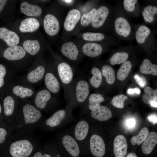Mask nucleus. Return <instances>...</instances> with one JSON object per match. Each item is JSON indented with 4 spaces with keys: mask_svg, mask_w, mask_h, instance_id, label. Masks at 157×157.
<instances>
[{
    "mask_svg": "<svg viewBox=\"0 0 157 157\" xmlns=\"http://www.w3.org/2000/svg\"><path fill=\"white\" fill-rule=\"evenodd\" d=\"M19 103L18 99L11 93L6 96L3 101L2 119L13 124L16 119Z\"/></svg>",
    "mask_w": 157,
    "mask_h": 157,
    "instance_id": "nucleus-4",
    "label": "nucleus"
},
{
    "mask_svg": "<svg viewBox=\"0 0 157 157\" xmlns=\"http://www.w3.org/2000/svg\"><path fill=\"white\" fill-rule=\"evenodd\" d=\"M40 25L37 19L34 17H28L21 21L19 29L20 31L23 33H32L37 30Z\"/></svg>",
    "mask_w": 157,
    "mask_h": 157,
    "instance_id": "nucleus-17",
    "label": "nucleus"
},
{
    "mask_svg": "<svg viewBox=\"0 0 157 157\" xmlns=\"http://www.w3.org/2000/svg\"><path fill=\"white\" fill-rule=\"evenodd\" d=\"M101 72L107 83L112 85L114 83L115 79V73L112 67L108 65H105L102 67Z\"/></svg>",
    "mask_w": 157,
    "mask_h": 157,
    "instance_id": "nucleus-34",
    "label": "nucleus"
},
{
    "mask_svg": "<svg viewBox=\"0 0 157 157\" xmlns=\"http://www.w3.org/2000/svg\"><path fill=\"white\" fill-rule=\"evenodd\" d=\"M81 14L78 10L73 9L70 10L67 14L65 19L64 26L65 29L67 31H71L75 27L79 20Z\"/></svg>",
    "mask_w": 157,
    "mask_h": 157,
    "instance_id": "nucleus-15",
    "label": "nucleus"
},
{
    "mask_svg": "<svg viewBox=\"0 0 157 157\" xmlns=\"http://www.w3.org/2000/svg\"><path fill=\"white\" fill-rule=\"evenodd\" d=\"M22 47L26 52L31 56L36 55L39 53L40 45L36 40H27L24 41Z\"/></svg>",
    "mask_w": 157,
    "mask_h": 157,
    "instance_id": "nucleus-28",
    "label": "nucleus"
},
{
    "mask_svg": "<svg viewBox=\"0 0 157 157\" xmlns=\"http://www.w3.org/2000/svg\"><path fill=\"white\" fill-rule=\"evenodd\" d=\"M109 13L108 9L102 6L97 10L91 22L92 26L95 28L101 26L105 22Z\"/></svg>",
    "mask_w": 157,
    "mask_h": 157,
    "instance_id": "nucleus-16",
    "label": "nucleus"
},
{
    "mask_svg": "<svg viewBox=\"0 0 157 157\" xmlns=\"http://www.w3.org/2000/svg\"><path fill=\"white\" fill-rule=\"evenodd\" d=\"M13 124L15 132L32 133L40 126L42 114L31 101H21Z\"/></svg>",
    "mask_w": 157,
    "mask_h": 157,
    "instance_id": "nucleus-2",
    "label": "nucleus"
},
{
    "mask_svg": "<svg viewBox=\"0 0 157 157\" xmlns=\"http://www.w3.org/2000/svg\"><path fill=\"white\" fill-rule=\"evenodd\" d=\"M150 33V30L147 26L144 25L140 26L135 33L137 42L140 44L144 43Z\"/></svg>",
    "mask_w": 157,
    "mask_h": 157,
    "instance_id": "nucleus-35",
    "label": "nucleus"
},
{
    "mask_svg": "<svg viewBox=\"0 0 157 157\" xmlns=\"http://www.w3.org/2000/svg\"><path fill=\"white\" fill-rule=\"evenodd\" d=\"M0 39L9 47L17 45L20 41L19 38L16 33L3 27L0 28Z\"/></svg>",
    "mask_w": 157,
    "mask_h": 157,
    "instance_id": "nucleus-14",
    "label": "nucleus"
},
{
    "mask_svg": "<svg viewBox=\"0 0 157 157\" xmlns=\"http://www.w3.org/2000/svg\"><path fill=\"white\" fill-rule=\"evenodd\" d=\"M90 93L89 83L82 78L74 80L69 89L67 97L78 103L84 102L88 99Z\"/></svg>",
    "mask_w": 157,
    "mask_h": 157,
    "instance_id": "nucleus-3",
    "label": "nucleus"
},
{
    "mask_svg": "<svg viewBox=\"0 0 157 157\" xmlns=\"http://www.w3.org/2000/svg\"><path fill=\"white\" fill-rule=\"evenodd\" d=\"M63 145L67 152L72 156L76 157L80 154L79 147L75 140L68 135L64 136L62 139Z\"/></svg>",
    "mask_w": 157,
    "mask_h": 157,
    "instance_id": "nucleus-18",
    "label": "nucleus"
},
{
    "mask_svg": "<svg viewBox=\"0 0 157 157\" xmlns=\"http://www.w3.org/2000/svg\"><path fill=\"white\" fill-rule=\"evenodd\" d=\"M90 147L92 154L96 157H102L105 153V145L103 138L97 134L92 135L90 139Z\"/></svg>",
    "mask_w": 157,
    "mask_h": 157,
    "instance_id": "nucleus-11",
    "label": "nucleus"
},
{
    "mask_svg": "<svg viewBox=\"0 0 157 157\" xmlns=\"http://www.w3.org/2000/svg\"><path fill=\"white\" fill-rule=\"evenodd\" d=\"M113 151L116 157H124L128 148V144L125 137L123 135H117L113 142Z\"/></svg>",
    "mask_w": 157,
    "mask_h": 157,
    "instance_id": "nucleus-13",
    "label": "nucleus"
},
{
    "mask_svg": "<svg viewBox=\"0 0 157 157\" xmlns=\"http://www.w3.org/2000/svg\"><path fill=\"white\" fill-rule=\"evenodd\" d=\"M88 98V108L91 110L99 106L100 103L104 100L102 94L95 93L89 95Z\"/></svg>",
    "mask_w": 157,
    "mask_h": 157,
    "instance_id": "nucleus-33",
    "label": "nucleus"
},
{
    "mask_svg": "<svg viewBox=\"0 0 157 157\" xmlns=\"http://www.w3.org/2000/svg\"><path fill=\"white\" fill-rule=\"evenodd\" d=\"M126 128L129 129H132L134 128L136 124L135 119L131 118L126 119L124 122Z\"/></svg>",
    "mask_w": 157,
    "mask_h": 157,
    "instance_id": "nucleus-45",
    "label": "nucleus"
},
{
    "mask_svg": "<svg viewBox=\"0 0 157 157\" xmlns=\"http://www.w3.org/2000/svg\"><path fill=\"white\" fill-rule=\"evenodd\" d=\"M157 13V8L156 6H148L144 8L142 13L144 19L146 22L150 23L154 20V16Z\"/></svg>",
    "mask_w": 157,
    "mask_h": 157,
    "instance_id": "nucleus-38",
    "label": "nucleus"
},
{
    "mask_svg": "<svg viewBox=\"0 0 157 157\" xmlns=\"http://www.w3.org/2000/svg\"><path fill=\"white\" fill-rule=\"evenodd\" d=\"M38 144L37 137L32 133L15 132L11 134L0 149L11 157H29Z\"/></svg>",
    "mask_w": 157,
    "mask_h": 157,
    "instance_id": "nucleus-1",
    "label": "nucleus"
},
{
    "mask_svg": "<svg viewBox=\"0 0 157 157\" xmlns=\"http://www.w3.org/2000/svg\"><path fill=\"white\" fill-rule=\"evenodd\" d=\"M32 157H43V155L41 152L36 151L33 154Z\"/></svg>",
    "mask_w": 157,
    "mask_h": 157,
    "instance_id": "nucleus-49",
    "label": "nucleus"
},
{
    "mask_svg": "<svg viewBox=\"0 0 157 157\" xmlns=\"http://www.w3.org/2000/svg\"><path fill=\"white\" fill-rule=\"evenodd\" d=\"M61 51L65 57L71 60L75 61L78 58V50L74 43L72 42L64 43L61 47Z\"/></svg>",
    "mask_w": 157,
    "mask_h": 157,
    "instance_id": "nucleus-19",
    "label": "nucleus"
},
{
    "mask_svg": "<svg viewBox=\"0 0 157 157\" xmlns=\"http://www.w3.org/2000/svg\"><path fill=\"white\" fill-rule=\"evenodd\" d=\"M139 70L142 73L157 75V65L152 63L148 59H144L140 67Z\"/></svg>",
    "mask_w": 157,
    "mask_h": 157,
    "instance_id": "nucleus-30",
    "label": "nucleus"
},
{
    "mask_svg": "<svg viewBox=\"0 0 157 157\" xmlns=\"http://www.w3.org/2000/svg\"><path fill=\"white\" fill-rule=\"evenodd\" d=\"M138 1L137 0H124L123 4L125 10L127 12L133 11L135 8V4Z\"/></svg>",
    "mask_w": 157,
    "mask_h": 157,
    "instance_id": "nucleus-42",
    "label": "nucleus"
},
{
    "mask_svg": "<svg viewBox=\"0 0 157 157\" xmlns=\"http://www.w3.org/2000/svg\"><path fill=\"white\" fill-rule=\"evenodd\" d=\"M132 67L131 62L127 60L123 63L118 69L117 74V78L123 81L128 76L130 72Z\"/></svg>",
    "mask_w": 157,
    "mask_h": 157,
    "instance_id": "nucleus-32",
    "label": "nucleus"
},
{
    "mask_svg": "<svg viewBox=\"0 0 157 157\" xmlns=\"http://www.w3.org/2000/svg\"><path fill=\"white\" fill-rule=\"evenodd\" d=\"M7 2V0H0V13L3 9Z\"/></svg>",
    "mask_w": 157,
    "mask_h": 157,
    "instance_id": "nucleus-48",
    "label": "nucleus"
},
{
    "mask_svg": "<svg viewBox=\"0 0 157 157\" xmlns=\"http://www.w3.org/2000/svg\"><path fill=\"white\" fill-rule=\"evenodd\" d=\"M145 93L142 96V99L145 104L151 106L157 107V90H153L149 86L146 87L144 89Z\"/></svg>",
    "mask_w": 157,
    "mask_h": 157,
    "instance_id": "nucleus-26",
    "label": "nucleus"
},
{
    "mask_svg": "<svg viewBox=\"0 0 157 157\" xmlns=\"http://www.w3.org/2000/svg\"><path fill=\"white\" fill-rule=\"evenodd\" d=\"M13 131V124L0 120V147L5 143Z\"/></svg>",
    "mask_w": 157,
    "mask_h": 157,
    "instance_id": "nucleus-23",
    "label": "nucleus"
},
{
    "mask_svg": "<svg viewBox=\"0 0 157 157\" xmlns=\"http://www.w3.org/2000/svg\"><path fill=\"white\" fill-rule=\"evenodd\" d=\"M134 78L135 82L141 87L143 88L146 85L147 81L144 77L136 74L134 75Z\"/></svg>",
    "mask_w": 157,
    "mask_h": 157,
    "instance_id": "nucleus-44",
    "label": "nucleus"
},
{
    "mask_svg": "<svg viewBox=\"0 0 157 157\" xmlns=\"http://www.w3.org/2000/svg\"><path fill=\"white\" fill-rule=\"evenodd\" d=\"M97 9L93 8L89 13H85L82 16L81 19V24L83 26H87L91 22L93 17Z\"/></svg>",
    "mask_w": 157,
    "mask_h": 157,
    "instance_id": "nucleus-41",
    "label": "nucleus"
},
{
    "mask_svg": "<svg viewBox=\"0 0 157 157\" xmlns=\"http://www.w3.org/2000/svg\"><path fill=\"white\" fill-rule=\"evenodd\" d=\"M47 69L42 64L34 66L28 71L24 81L31 84L38 83L43 80Z\"/></svg>",
    "mask_w": 157,
    "mask_h": 157,
    "instance_id": "nucleus-9",
    "label": "nucleus"
},
{
    "mask_svg": "<svg viewBox=\"0 0 157 157\" xmlns=\"http://www.w3.org/2000/svg\"><path fill=\"white\" fill-rule=\"evenodd\" d=\"M126 157H137L136 155L133 153H129L126 156Z\"/></svg>",
    "mask_w": 157,
    "mask_h": 157,
    "instance_id": "nucleus-50",
    "label": "nucleus"
},
{
    "mask_svg": "<svg viewBox=\"0 0 157 157\" xmlns=\"http://www.w3.org/2000/svg\"><path fill=\"white\" fill-rule=\"evenodd\" d=\"M157 143V133L155 132H150L143 142L142 147V152L146 154H150L153 150Z\"/></svg>",
    "mask_w": 157,
    "mask_h": 157,
    "instance_id": "nucleus-25",
    "label": "nucleus"
},
{
    "mask_svg": "<svg viewBox=\"0 0 157 157\" xmlns=\"http://www.w3.org/2000/svg\"><path fill=\"white\" fill-rule=\"evenodd\" d=\"M26 52L22 47L18 45L9 47L3 53V56L6 59L13 61L20 60L24 58Z\"/></svg>",
    "mask_w": 157,
    "mask_h": 157,
    "instance_id": "nucleus-10",
    "label": "nucleus"
},
{
    "mask_svg": "<svg viewBox=\"0 0 157 157\" xmlns=\"http://www.w3.org/2000/svg\"><path fill=\"white\" fill-rule=\"evenodd\" d=\"M149 133L148 129L147 127L143 128L137 135L132 137L131 140V143L133 145L140 144L147 138Z\"/></svg>",
    "mask_w": 157,
    "mask_h": 157,
    "instance_id": "nucleus-37",
    "label": "nucleus"
},
{
    "mask_svg": "<svg viewBox=\"0 0 157 157\" xmlns=\"http://www.w3.org/2000/svg\"><path fill=\"white\" fill-rule=\"evenodd\" d=\"M20 9L22 13L31 17H38L42 12V8L39 6L31 4L26 1L21 3Z\"/></svg>",
    "mask_w": 157,
    "mask_h": 157,
    "instance_id": "nucleus-22",
    "label": "nucleus"
},
{
    "mask_svg": "<svg viewBox=\"0 0 157 157\" xmlns=\"http://www.w3.org/2000/svg\"><path fill=\"white\" fill-rule=\"evenodd\" d=\"M127 93L129 94H133L136 93L139 94L141 92V90L140 88L136 87L135 88H129L127 91Z\"/></svg>",
    "mask_w": 157,
    "mask_h": 157,
    "instance_id": "nucleus-47",
    "label": "nucleus"
},
{
    "mask_svg": "<svg viewBox=\"0 0 157 157\" xmlns=\"http://www.w3.org/2000/svg\"><path fill=\"white\" fill-rule=\"evenodd\" d=\"M82 50L85 55L94 57L100 55L102 52L103 49L101 46L98 44L88 43L83 45Z\"/></svg>",
    "mask_w": 157,
    "mask_h": 157,
    "instance_id": "nucleus-27",
    "label": "nucleus"
},
{
    "mask_svg": "<svg viewBox=\"0 0 157 157\" xmlns=\"http://www.w3.org/2000/svg\"><path fill=\"white\" fill-rule=\"evenodd\" d=\"M43 157H51V156L48 154H45L43 155ZM55 157H58L57 156Z\"/></svg>",
    "mask_w": 157,
    "mask_h": 157,
    "instance_id": "nucleus-52",
    "label": "nucleus"
},
{
    "mask_svg": "<svg viewBox=\"0 0 157 157\" xmlns=\"http://www.w3.org/2000/svg\"><path fill=\"white\" fill-rule=\"evenodd\" d=\"M63 1H64L65 2H67V3H70V2H71L72 1H73L72 0H63Z\"/></svg>",
    "mask_w": 157,
    "mask_h": 157,
    "instance_id": "nucleus-53",
    "label": "nucleus"
},
{
    "mask_svg": "<svg viewBox=\"0 0 157 157\" xmlns=\"http://www.w3.org/2000/svg\"><path fill=\"white\" fill-rule=\"evenodd\" d=\"M7 71L5 67L3 65L0 64V88L4 85V77Z\"/></svg>",
    "mask_w": 157,
    "mask_h": 157,
    "instance_id": "nucleus-43",
    "label": "nucleus"
},
{
    "mask_svg": "<svg viewBox=\"0 0 157 157\" xmlns=\"http://www.w3.org/2000/svg\"><path fill=\"white\" fill-rule=\"evenodd\" d=\"M31 85L24 81L22 83H13L10 93L21 101L28 100L32 98L36 92Z\"/></svg>",
    "mask_w": 157,
    "mask_h": 157,
    "instance_id": "nucleus-6",
    "label": "nucleus"
},
{
    "mask_svg": "<svg viewBox=\"0 0 157 157\" xmlns=\"http://www.w3.org/2000/svg\"><path fill=\"white\" fill-rule=\"evenodd\" d=\"M129 54L126 52L115 53L110 58L109 60L112 65L123 63L128 59Z\"/></svg>",
    "mask_w": 157,
    "mask_h": 157,
    "instance_id": "nucleus-36",
    "label": "nucleus"
},
{
    "mask_svg": "<svg viewBox=\"0 0 157 157\" xmlns=\"http://www.w3.org/2000/svg\"><path fill=\"white\" fill-rule=\"evenodd\" d=\"M128 97L122 94L116 95L113 97L111 101V103L114 106L122 108L124 106L125 100L127 99Z\"/></svg>",
    "mask_w": 157,
    "mask_h": 157,
    "instance_id": "nucleus-40",
    "label": "nucleus"
},
{
    "mask_svg": "<svg viewBox=\"0 0 157 157\" xmlns=\"http://www.w3.org/2000/svg\"><path fill=\"white\" fill-rule=\"evenodd\" d=\"M147 118L150 122L153 124L157 123V116L156 113H153L149 114L147 117Z\"/></svg>",
    "mask_w": 157,
    "mask_h": 157,
    "instance_id": "nucleus-46",
    "label": "nucleus"
},
{
    "mask_svg": "<svg viewBox=\"0 0 157 157\" xmlns=\"http://www.w3.org/2000/svg\"><path fill=\"white\" fill-rule=\"evenodd\" d=\"M66 111L64 109L58 110L46 120L45 124L50 128H54L59 125L65 118Z\"/></svg>",
    "mask_w": 157,
    "mask_h": 157,
    "instance_id": "nucleus-24",
    "label": "nucleus"
},
{
    "mask_svg": "<svg viewBox=\"0 0 157 157\" xmlns=\"http://www.w3.org/2000/svg\"><path fill=\"white\" fill-rule=\"evenodd\" d=\"M43 80L45 88L54 96L59 94L62 85L56 69L47 68Z\"/></svg>",
    "mask_w": 157,
    "mask_h": 157,
    "instance_id": "nucleus-7",
    "label": "nucleus"
},
{
    "mask_svg": "<svg viewBox=\"0 0 157 157\" xmlns=\"http://www.w3.org/2000/svg\"><path fill=\"white\" fill-rule=\"evenodd\" d=\"M82 38L85 40L97 41L103 40L105 38V36L101 33L88 32L84 33L83 35Z\"/></svg>",
    "mask_w": 157,
    "mask_h": 157,
    "instance_id": "nucleus-39",
    "label": "nucleus"
},
{
    "mask_svg": "<svg viewBox=\"0 0 157 157\" xmlns=\"http://www.w3.org/2000/svg\"><path fill=\"white\" fill-rule=\"evenodd\" d=\"M56 70L61 85L63 87L65 95L67 97L70 87L74 81V71L71 66L65 62L59 63Z\"/></svg>",
    "mask_w": 157,
    "mask_h": 157,
    "instance_id": "nucleus-5",
    "label": "nucleus"
},
{
    "mask_svg": "<svg viewBox=\"0 0 157 157\" xmlns=\"http://www.w3.org/2000/svg\"><path fill=\"white\" fill-rule=\"evenodd\" d=\"M3 108L2 106L0 103V120L2 119Z\"/></svg>",
    "mask_w": 157,
    "mask_h": 157,
    "instance_id": "nucleus-51",
    "label": "nucleus"
},
{
    "mask_svg": "<svg viewBox=\"0 0 157 157\" xmlns=\"http://www.w3.org/2000/svg\"><path fill=\"white\" fill-rule=\"evenodd\" d=\"M54 96L45 88L36 92L31 101L41 111L45 110L49 104L54 100Z\"/></svg>",
    "mask_w": 157,
    "mask_h": 157,
    "instance_id": "nucleus-8",
    "label": "nucleus"
},
{
    "mask_svg": "<svg viewBox=\"0 0 157 157\" xmlns=\"http://www.w3.org/2000/svg\"><path fill=\"white\" fill-rule=\"evenodd\" d=\"M91 115L92 117L100 121L107 120L112 115L109 108L104 106H100L92 110Z\"/></svg>",
    "mask_w": 157,
    "mask_h": 157,
    "instance_id": "nucleus-21",
    "label": "nucleus"
},
{
    "mask_svg": "<svg viewBox=\"0 0 157 157\" xmlns=\"http://www.w3.org/2000/svg\"><path fill=\"white\" fill-rule=\"evenodd\" d=\"M89 125L85 120L78 122L76 126L74 135L76 138L78 140H83L87 136L89 131Z\"/></svg>",
    "mask_w": 157,
    "mask_h": 157,
    "instance_id": "nucleus-29",
    "label": "nucleus"
},
{
    "mask_svg": "<svg viewBox=\"0 0 157 157\" xmlns=\"http://www.w3.org/2000/svg\"><path fill=\"white\" fill-rule=\"evenodd\" d=\"M91 72L92 76L89 79V83L93 87L98 88L102 83V75L101 71L97 67H94L92 68Z\"/></svg>",
    "mask_w": 157,
    "mask_h": 157,
    "instance_id": "nucleus-31",
    "label": "nucleus"
},
{
    "mask_svg": "<svg viewBox=\"0 0 157 157\" xmlns=\"http://www.w3.org/2000/svg\"><path fill=\"white\" fill-rule=\"evenodd\" d=\"M43 26L46 33L50 36L56 35L60 29L59 22L53 15L48 14L44 17Z\"/></svg>",
    "mask_w": 157,
    "mask_h": 157,
    "instance_id": "nucleus-12",
    "label": "nucleus"
},
{
    "mask_svg": "<svg viewBox=\"0 0 157 157\" xmlns=\"http://www.w3.org/2000/svg\"><path fill=\"white\" fill-rule=\"evenodd\" d=\"M115 29L117 33L124 37L129 36L131 32V26L127 20L123 17H119L115 22Z\"/></svg>",
    "mask_w": 157,
    "mask_h": 157,
    "instance_id": "nucleus-20",
    "label": "nucleus"
}]
</instances>
